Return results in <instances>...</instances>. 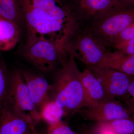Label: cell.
Returning a JSON list of instances; mask_svg holds the SVG:
<instances>
[{
  "label": "cell",
  "instance_id": "cell-1",
  "mask_svg": "<svg viewBox=\"0 0 134 134\" xmlns=\"http://www.w3.org/2000/svg\"><path fill=\"white\" fill-rule=\"evenodd\" d=\"M27 32L26 43L46 40L63 48L77 25L72 1L19 0Z\"/></svg>",
  "mask_w": 134,
  "mask_h": 134
},
{
  "label": "cell",
  "instance_id": "cell-10",
  "mask_svg": "<svg viewBox=\"0 0 134 134\" xmlns=\"http://www.w3.org/2000/svg\"><path fill=\"white\" fill-rule=\"evenodd\" d=\"M119 0H73L77 24H88L113 7Z\"/></svg>",
  "mask_w": 134,
  "mask_h": 134
},
{
  "label": "cell",
  "instance_id": "cell-23",
  "mask_svg": "<svg viewBox=\"0 0 134 134\" xmlns=\"http://www.w3.org/2000/svg\"><path fill=\"white\" fill-rule=\"evenodd\" d=\"M91 134H117L107 122H98Z\"/></svg>",
  "mask_w": 134,
  "mask_h": 134
},
{
  "label": "cell",
  "instance_id": "cell-11",
  "mask_svg": "<svg viewBox=\"0 0 134 134\" xmlns=\"http://www.w3.org/2000/svg\"><path fill=\"white\" fill-rule=\"evenodd\" d=\"M21 70L34 104L40 114L43 105L48 100L51 85L40 73L27 70Z\"/></svg>",
  "mask_w": 134,
  "mask_h": 134
},
{
  "label": "cell",
  "instance_id": "cell-26",
  "mask_svg": "<svg viewBox=\"0 0 134 134\" xmlns=\"http://www.w3.org/2000/svg\"><path fill=\"white\" fill-rule=\"evenodd\" d=\"M34 134H40L39 133H38V132H37V130H36V129H34Z\"/></svg>",
  "mask_w": 134,
  "mask_h": 134
},
{
  "label": "cell",
  "instance_id": "cell-21",
  "mask_svg": "<svg viewBox=\"0 0 134 134\" xmlns=\"http://www.w3.org/2000/svg\"><path fill=\"white\" fill-rule=\"evenodd\" d=\"M113 48L124 55L134 54V38L114 46Z\"/></svg>",
  "mask_w": 134,
  "mask_h": 134
},
{
  "label": "cell",
  "instance_id": "cell-4",
  "mask_svg": "<svg viewBox=\"0 0 134 134\" xmlns=\"http://www.w3.org/2000/svg\"><path fill=\"white\" fill-rule=\"evenodd\" d=\"M134 23V7L119 1L110 10L87 24L96 36L110 47L121 31Z\"/></svg>",
  "mask_w": 134,
  "mask_h": 134
},
{
  "label": "cell",
  "instance_id": "cell-7",
  "mask_svg": "<svg viewBox=\"0 0 134 134\" xmlns=\"http://www.w3.org/2000/svg\"><path fill=\"white\" fill-rule=\"evenodd\" d=\"M102 84L106 99H114L124 96L134 77L116 70L97 65L87 66Z\"/></svg>",
  "mask_w": 134,
  "mask_h": 134
},
{
  "label": "cell",
  "instance_id": "cell-9",
  "mask_svg": "<svg viewBox=\"0 0 134 134\" xmlns=\"http://www.w3.org/2000/svg\"><path fill=\"white\" fill-rule=\"evenodd\" d=\"M78 112L90 120L97 122H108L130 118L131 114L125 105L114 99H105L97 105L86 108Z\"/></svg>",
  "mask_w": 134,
  "mask_h": 134
},
{
  "label": "cell",
  "instance_id": "cell-3",
  "mask_svg": "<svg viewBox=\"0 0 134 134\" xmlns=\"http://www.w3.org/2000/svg\"><path fill=\"white\" fill-rule=\"evenodd\" d=\"M108 48L87 24H79L69 37L67 51L69 55L88 66L98 65L105 54L109 52Z\"/></svg>",
  "mask_w": 134,
  "mask_h": 134
},
{
  "label": "cell",
  "instance_id": "cell-24",
  "mask_svg": "<svg viewBox=\"0 0 134 134\" xmlns=\"http://www.w3.org/2000/svg\"><path fill=\"white\" fill-rule=\"evenodd\" d=\"M122 2L134 7V0H120Z\"/></svg>",
  "mask_w": 134,
  "mask_h": 134
},
{
  "label": "cell",
  "instance_id": "cell-20",
  "mask_svg": "<svg viewBox=\"0 0 134 134\" xmlns=\"http://www.w3.org/2000/svg\"><path fill=\"white\" fill-rule=\"evenodd\" d=\"M134 38V23L123 30L113 40L110 47L113 48L114 46Z\"/></svg>",
  "mask_w": 134,
  "mask_h": 134
},
{
  "label": "cell",
  "instance_id": "cell-15",
  "mask_svg": "<svg viewBox=\"0 0 134 134\" xmlns=\"http://www.w3.org/2000/svg\"><path fill=\"white\" fill-rule=\"evenodd\" d=\"M0 16L19 26L24 19L19 0H0Z\"/></svg>",
  "mask_w": 134,
  "mask_h": 134
},
{
  "label": "cell",
  "instance_id": "cell-14",
  "mask_svg": "<svg viewBox=\"0 0 134 134\" xmlns=\"http://www.w3.org/2000/svg\"><path fill=\"white\" fill-rule=\"evenodd\" d=\"M19 38V25L0 16V52H8L14 49Z\"/></svg>",
  "mask_w": 134,
  "mask_h": 134
},
{
  "label": "cell",
  "instance_id": "cell-17",
  "mask_svg": "<svg viewBox=\"0 0 134 134\" xmlns=\"http://www.w3.org/2000/svg\"><path fill=\"white\" fill-rule=\"evenodd\" d=\"M10 72L0 57V113L7 102Z\"/></svg>",
  "mask_w": 134,
  "mask_h": 134
},
{
  "label": "cell",
  "instance_id": "cell-18",
  "mask_svg": "<svg viewBox=\"0 0 134 134\" xmlns=\"http://www.w3.org/2000/svg\"><path fill=\"white\" fill-rule=\"evenodd\" d=\"M107 122L117 134H134V121L132 117L118 119Z\"/></svg>",
  "mask_w": 134,
  "mask_h": 134
},
{
  "label": "cell",
  "instance_id": "cell-2",
  "mask_svg": "<svg viewBox=\"0 0 134 134\" xmlns=\"http://www.w3.org/2000/svg\"><path fill=\"white\" fill-rule=\"evenodd\" d=\"M55 75L48 94L52 100L62 108L65 115H72L86 107L79 70L75 59L69 55Z\"/></svg>",
  "mask_w": 134,
  "mask_h": 134
},
{
  "label": "cell",
  "instance_id": "cell-5",
  "mask_svg": "<svg viewBox=\"0 0 134 134\" xmlns=\"http://www.w3.org/2000/svg\"><path fill=\"white\" fill-rule=\"evenodd\" d=\"M25 59L39 70L52 71L58 63L62 64L68 58L66 50L52 42L39 39L26 43L24 51Z\"/></svg>",
  "mask_w": 134,
  "mask_h": 134
},
{
  "label": "cell",
  "instance_id": "cell-22",
  "mask_svg": "<svg viewBox=\"0 0 134 134\" xmlns=\"http://www.w3.org/2000/svg\"><path fill=\"white\" fill-rule=\"evenodd\" d=\"M121 98L127 108L134 107V78L130 83L126 92Z\"/></svg>",
  "mask_w": 134,
  "mask_h": 134
},
{
  "label": "cell",
  "instance_id": "cell-6",
  "mask_svg": "<svg viewBox=\"0 0 134 134\" xmlns=\"http://www.w3.org/2000/svg\"><path fill=\"white\" fill-rule=\"evenodd\" d=\"M8 103L35 125L41 120L40 114L34 104L21 70L10 72Z\"/></svg>",
  "mask_w": 134,
  "mask_h": 134
},
{
  "label": "cell",
  "instance_id": "cell-8",
  "mask_svg": "<svg viewBox=\"0 0 134 134\" xmlns=\"http://www.w3.org/2000/svg\"><path fill=\"white\" fill-rule=\"evenodd\" d=\"M35 126L8 102L0 113V134H34Z\"/></svg>",
  "mask_w": 134,
  "mask_h": 134
},
{
  "label": "cell",
  "instance_id": "cell-13",
  "mask_svg": "<svg viewBox=\"0 0 134 134\" xmlns=\"http://www.w3.org/2000/svg\"><path fill=\"white\" fill-rule=\"evenodd\" d=\"M97 66L110 68L134 77V54L126 55L116 50L106 53Z\"/></svg>",
  "mask_w": 134,
  "mask_h": 134
},
{
  "label": "cell",
  "instance_id": "cell-12",
  "mask_svg": "<svg viewBox=\"0 0 134 134\" xmlns=\"http://www.w3.org/2000/svg\"><path fill=\"white\" fill-rule=\"evenodd\" d=\"M81 80L86 108L97 105L106 99L102 84L88 68L81 72Z\"/></svg>",
  "mask_w": 134,
  "mask_h": 134
},
{
  "label": "cell",
  "instance_id": "cell-16",
  "mask_svg": "<svg viewBox=\"0 0 134 134\" xmlns=\"http://www.w3.org/2000/svg\"><path fill=\"white\" fill-rule=\"evenodd\" d=\"M41 120L48 125L61 120L65 116L63 109L52 100H48L43 105L40 112Z\"/></svg>",
  "mask_w": 134,
  "mask_h": 134
},
{
  "label": "cell",
  "instance_id": "cell-19",
  "mask_svg": "<svg viewBox=\"0 0 134 134\" xmlns=\"http://www.w3.org/2000/svg\"><path fill=\"white\" fill-rule=\"evenodd\" d=\"M47 134H76L66 122L62 120L48 125Z\"/></svg>",
  "mask_w": 134,
  "mask_h": 134
},
{
  "label": "cell",
  "instance_id": "cell-25",
  "mask_svg": "<svg viewBox=\"0 0 134 134\" xmlns=\"http://www.w3.org/2000/svg\"><path fill=\"white\" fill-rule=\"evenodd\" d=\"M128 110H129L131 114V117L134 121V107L133 108H127Z\"/></svg>",
  "mask_w": 134,
  "mask_h": 134
}]
</instances>
